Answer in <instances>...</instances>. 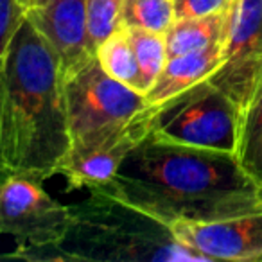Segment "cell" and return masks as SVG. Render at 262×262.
I'll return each instance as SVG.
<instances>
[{
  "mask_svg": "<svg viewBox=\"0 0 262 262\" xmlns=\"http://www.w3.org/2000/svg\"><path fill=\"white\" fill-rule=\"evenodd\" d=\"M97 189L174 223H212L262 208V185L235 153L162 142L147 135Z\"/></svg>",
  "mask_w": 262,
  "mask_h": 262,
  "instance_id": "obj_1",
  "label": "cell"
},
{
  "mask_svg": "<svg viewBox=\"0 0 262 262\" xmlns=\"http://www.w3.org/2000/svg\"><path fill=\"white\" fill-rule=\"evenodd\" d=\"M69 147L61 59L26 16L0 65V174L45 182Z\"/></svg>",
  "mask_w": 262,
  "mask_h": 262,
  "instance_id": "obj_2",
  "label": "cell"
},
{
  "mask_svg": "<svg viewBox=\"0 0 262 262\" xmlns=\"http://www.w3.org/2000/svg\"><path fill=\"white\" fill-rule=\"evenodd\" d=\"M86 190L84 200L69 205V232L45 260H201L164 221L97 189Z\"/></svg>",
  "mask_w": 262,
  "mask_h": 262,
  "instance_id": "obj_3",
  "label": "cell"
},
{
  "mask_svg": "<svg viewBox=\"0 0 262 262\" xmlns=\"http://www.w3.org/2000/svg\"><path fill=\"white\" fill-rule=\"evenodd\" d=\"M241 108L203 79L157 104H149V137L162 142L235 153Z\"/></svg>",
  "mask_w": 262,
  "mask_h": 262,
  "instance_id": "obj_4",
  "label": "cell"
},
{
  "mask_svg": "<svg viewBox=\"0 0 262 262\" xmlns=\"http://www.w3.org/2000/svg\"><path fill=\"white\" fill-rule=\"evenodd\" d=\"M70 147H83L120 131L146 108V95L102 70L97 58L65 77Z\"/></svg>",
  "mask_w": 262,
  "mask_h": 262,
  "instance_id": "obj_5",
  "label": "cell"
},
{
  "mask_svg": "<svg viewBox=\"0 0 262 262\" xmlns=\"http://www.w3.org/2000/svg\"><path fill=\"white\" fill-rule=\"evenodd\" d=\"M70 226L69 205L43 189V182L22 174H0V235L16 241V251L4 258L45 260Z\"/></svg>",
  "mask_w": 262,
  "mask_h": 262,
  "instance_id": "obj_6",
  "label": "cell"
},
{
  "mask_svg": "<svg viewBox=\"0 0 262 262\" xmlns=\"http://www.w3.org/2000/svg\"><path fill=\"white\" fill-rule=\"evenodd\" d=\"M262 79V0H233L223 61L208 77L241 110Z\"/></svg>",
  "mask_w": 262,
  "mask_h": 262,
  "instance_id": "obj_7",
  "label": "cell"
},
{
  "mask_svg": "<svg viewBox=\"0 0 262 262\" xmlns=\"http://www.w3.org/2000/svg\"><path fill=\"white\" fill-rule=\"evenodd\" d=\"M149 135V102L133 117L126 127L113 135L83 147H69L65 158L56 169L63 176L67 190L90 189L110 182L119 172L127 155Z\"/></svg>",
  "mask_w": 262,
  "mask_h": 262,
  "instance_id": "obj_8",
  "label": "cell"
},
{
  "mask_svg": "<svg viewBox=\"0 0 262 262\" xmlns=\"http://www.w3.org/2000/svg\"><path fill=\"white\" fill-rule=\"evenodd\" d=\"M174 237L201 260L262 262V208L212 223H174Z\"/></svg>",
  "mask_w": 262,
  "mask_h": 262,
  "instance_id": "obj_9",
  "label": "cell"
},
{
  "mask_svg": "<svg viewBox=\"0 0 262 262\" xmlns=\"http://www.w3.org/2000/svg\"><path fill=\"white\" fill-rule=\"evenodd\" d=\"M26 16L59 56L65 77L94 58L88 49L86 0H47Z\"/></svg>",
  "mask_w": 262,
  "mask_h": 262,
  "instance_id": "obj_10",
  "label": "cell"
},
{
  "mask_svg": "<svg viewBox=\"0 0 262 262\" xmlns=\"http://www.w3.org/2000/svg\"><path fill=\"white\" fill-rule=\"evenodd\" d=\"M223 43L225 41H215L201 51L169 58L160 76L147 90L146 101L157 104L200 81L208 79L223 61Z\"/></svg>",
  "mask_w": 262,
  "mask_h": 262,
  "instance_id": "obj_11",
  "label": "cell"
},
{
  "mask_svg": "<svg viewBox=\"0 0 262 262\" xmlns=\"http://www.w3.org/2000/svg\"><path fill=\"white\" fill-rule=\"evenodd\" d=\"M230 11H232V4L212 15L174 18L171 27L165 31L167 56L174 58L187 52L201 51L215 41H225L228 33Z\"/></svg>",
  "mask_w": 262,
  "mask_h": 262,
  "instance_id": "obj_12",
  "label": "cell"
},
{
  "mask_svg": "<svg viewBox=\"0 0 262 262\" xmlns=\"http://www.w3.org/2000/svg\"><path fill=\"white\" fill-rule=\"evenodd\" d=\"M95 58L101 63L102 70L113 79L120 81L126 86L146 95L147 88L144 83L142 70L135 58V52L131 47L127 29L120 24L95 51Z\"/></svg>",
  "mask_w": 262,
  "mask_h": 262,
  "instance_id": "obj_13",
  "label": "cell"
},
{
  "mask_svg": "<svg viewBox=\"0 0 262 262\" xmlns=\"http://www.w3.org/2000/svg\"><path fill=\"white\" fill-rule=\"evenodd\" d=\"M235 157L248 174L262 185V79L241 110Z\"/></svg>",
  "mask_w": 262,
  "mask_h": 262,
  "instance_id": "obj_14",
  "label": "cell"
},
{
  "mask_svg": "<svg viewBox=\"0 0 262 262\" xmlns=\"http://www.w3.org/2000/svg\"><path fill=\"white\" fill-rule=\"evenodd\" d=\"M174 22V0H124L120 24L165 34Z\"/></svg>",
  "mask_w": 262,
  "mask_h": 262,
  "instance_id": "obj_15",
  "label": "cell"
},
{
  "mask_svg": "<svg viewBox=\"0 0 262 262\" xmlns=\"http://www.w3.org/2000/svg\"><path fill=\"white\" fill-rule=\"evenodd\" d=\"M126 29L135 58L142 70L144 83L149 90L169 59L167 47H165V34L139 29V27H126Z\"/></svg>",
  "mask_w": 262,
  "mask_h": 262,
  "instance_id": "obj_16",
  "label": "cell"
},
{
  "mask_svg": "<svg viewBox=\"0 0 262 262\" xmlns=\"http://www.w3.org/2000/svg\"><path fill=\"white\" fill-rule=\"evenodd\" d=\"M124 0H86L88 49L95 56L97 47L120 26Z\"/></svg>",
  "mask_w": 262,
  "mask_h": 262,
  "instance_id": "obj_17",
  "label": "cell"
},
{
  "mask_svg": "<svg viewBox=\"0 0 262 262\" xmlns=\"http://www.w3.org/2000/svg\"><path fill=\"white\" fill-rule=\"evenodd\" d=\"M24 18L26 9L20 4V0H0V56L6 52Z\"/></svg>",
  "mask_w": 262,
  "mask_h": 262,
  "instance_id": "obj_18",
  "label": "cell"
},
{
  "mask_svg": "<svg viewBox=\"0 0 262 262\" xmlns=\"http://www.w3.org/2000/svg\"><path fill=\"white\" fill-rule=\"evenodd\" d=\"M233 0H174V18L205 16L226 9Z\"/></svg>",
  "mask_w": 262,
  "mask_h": 262,
  "instance_id": "obj_19",
  "label": "cell"
},
{
  "mask_svg": "<svg viewBox=\"0 0 262 262\" xmlns=\"http://www.w3.org/2000/svg\"><path fill=\"white\" fill-rule=\"evenodd\" d=\"M20 4L24 6V9H26V15H27L29 11H34V9L43 8V6L47 4V0H20Z\"/></svg>",
  "mask_w": 262,
  "mask_h": 262,
  "instance_id": "obj_20",
  "label": "cell"
},
{
  "mask_svg": "<svg viewBox=\"0 0 262 262\" xmlns=\"http://www.w3.org/2000/svg\"><path fill=\"white\" fill-rule=\"evenodd\" d=\"M0 65H2V56H0Z\"/></svg>",
  "mask_w": 262,
  "mask_h": 262,
  "instance_id": "obj_21",
  "label": "cell"
}]
</instances>
